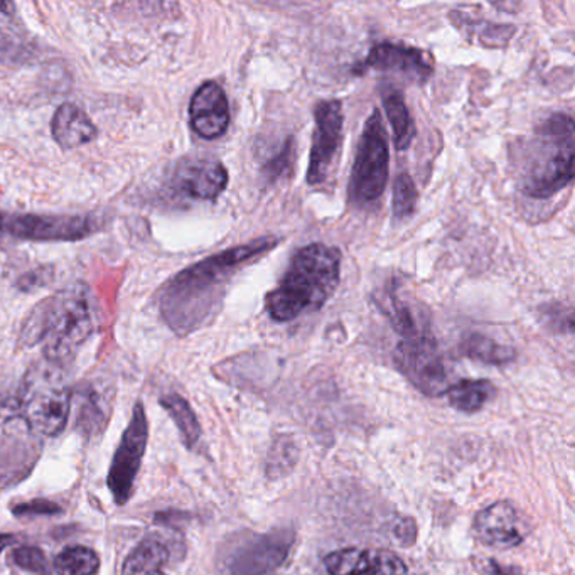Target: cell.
Masks as SVG:
<instances>
[{"mask_svg":"<svg viewBox=\"0 0 575 575\" xmlns=\"http://www.w3.org/2000/svg\"><path fill=\"white\" fill-rule=\"evenodd\" d=\"M279 245L274 237H261L241 247L228 248L182 270L172 279L162 297V309L169 325L179 333L201 326L218 309L225 286L250 261L264 257Z\"/></svg>","mask_w":575,"mask_h":575,"instance_id":"obj_1","label":"cell"},{"mask_svg":"<svg viewBox=\"0 0 575 575\" xmlns=\"http://www.w3.org/2000/svg\"><path fill=\"white\" fill-rule=\"evenodd\" d=\"M341 277V251L310 244L296 251L279 286L266 297V310L277 323L321 309L335 294Z\"/></svg>","mask_w":575,"mask_h":575,"instance_id":"obj_2","label":"cell"},{"mask_svg":"<svg viewBox=\"0 0 575 575\" xmlns=\"http://www.w3.org/2000/svg\"><path fill=\"white\" fill-rule=\"evenodd\" d=\"M574 120L565 113H555L523 146L518 168L523 195L534 199L554 198L574 179Z\"/></svg>","mask_w":575,"mask_h":575,"instance_id":"obj_3","label":"cell"},{"mask_svg":"<svg viewBox=\"0 0 575 575\" xmlns=\"http://www.w3.org/2000/svg\"><path fill=\"white\" fill-rule=\"evenodd\" d=\"M93 329V310L87 289L75 286L36 307L26 323L22 339L29 346L42 343L46 359L63 366L90 338Z\"/></svg>","mask_w":575,"mask_h":575,"instance_id":"obj_4","label":"cell"},{"mask_svg":"<svg viewBox=\"0 0 575 575\" xmlns=\"http://www.w3.org/2000/svg\"><path fill=\"white\" fill-rule=\"evenodd\" d=\"M71 391L61 365L46 361L32 366L16 397L0 404V424L22 418L39 436L63 433L70 417Z\"/></svg>","mask_w":575,"mask_h":575,"instance_id":"obj_5","label":"cell"},{"mask_svg":"<svg viewBox=\"0 0 575 575\" xmlns=\"http://www.w3.org/2000/svg\"><path fill=\"white\" fill-rule=\"evenodd\" d=\"M387 132L380 112L374 110L363 127L361 139L353 165L349 199L359 208L375 205L384 195L388 181Z\"/></svg>","mask_w":575,"mask_h":575,"instance_id":"obj_6","label":"cell"},{"mask_svg":"<svg viewBox=\"0 0 575 575\" xmlns=\"http://www.w3.org/2000/svg\"><path fill=\"white\" fill-rule=\"evenodd\" d=\"M394 359L398 370L423 394L439 397L449 388L446 365L433 331L401 339Z\"/></svg>","mask_w":575,"mask_h":575,"instance_id":"obj_7","label":"cell"},{"mask_svg":"<svg viewBox=\"0 0 575 575\" xmlns=\"http://www.w3.org/2000/svg\"><path fill=\"white\" fill-rule=\"evenodd\" d=\"M100 224L88 217H48V215L0 214V240L75 241L90 237Z\"/></svg>","mask_w":575,"mask_h":575,"instance_id":"obj_8","label":"cell"},{"mask_svg":"<svg viewBox=\"0 0 575 575\" xmlns=\"http://www.w3.org/2000/svg\"><path fill=\"white\" fill-rule=\"evenodd\" d=\"M294 532L289 528L266 535H251L228 551L221 562L224 575H269L289 557Z\"/></svg>","mask_w":575,"mask_h":575,"instance_id":"obj_9","label":"cell"},{"mask_svg":"<svg viewBox=\"0 0 575 575\" xmlns=\"http://www.w3.org/2000/svg\"><path fill=\"white\" fill-rule=\"evenodd\" d=\"M345 113L339 100L319 101L314 110V137L310 147L307 182L323 185L335 169L343 146Z\"/></svg>","mask_w":575,"mask_h":575,"instance_id":"obj_10","label":"cell"},{"mask_svg":"<svg viewBox=\"0 0 575 575\" xmlns=\"http://www.w3.org/2000/svg\"><path fill=\"white\" fill-rule=\"evenodd\" d=\"M147 437H149V423H147L143 405L139 401L133 407L129 427L123 433L120 446L117 447L112 467L109 470V479H107L110 493L119 505H126L132 496L140 463L146 453Z\"/></svg>","mask_w":575,"mask_h":575,"instance_id":"obj_11","label":"cell"},{"mask_svg":"<svg viewBox=\"0 0 575 575\" xmlns=\"http://www.w3.org/2000/svg\"><path fill=\"white\" fill-rule=\"evenodd\" d=\"M368 70L388 71L404 75L418 83H426L434 73L433 58L429 52L414 46L380 42L374 46L368 57L356 67V73L363 75Z\"/></svg>","mask_w":575,"mask_h":575,"instance_id":"obj_12","label":"cell"},{"mask_svg":"<svg viewBox=\"0 0 575 575\" xmlns=\"http://www.w3.org/2000/svg\"><path fill=\"white\" fill-rule=\"evenodd\" d=\"M228 185V171L214 157H192L179 162L172 172L171 188L185 198L215 201Z\"/></svg>","mask_w":575,"mask_h":575,"instance_id":"obj_13","label":"cell"},{"mask_svg":"<svg viewBox=\"0 0 575 575\" xmlns=\"http://www.w3.org/2000/svg\"><path fill=\"white\" fill-rule=\"evenodd\" d=\"M329 575H405L407 567L397 554L384 548H341L325 558Z\"/></svg>","mask_w":575,"mask_h":575,"instance_id":"obj_14","label":"cell"},{"mask_svg":"<svg viewBox=\"0 0 575 575\" xmlns=\"http://www.w3.org/2000/svg\"><path fill=\"white\" fill-rule=\"evenodd\" d=\"M191 127L199 137L206 140L218 139L230 126V107L227 93L215 81H206L192 95L189 105Z\"/></svg>","mask_w":575,"mask_h":575,"instance_id":"obj_15","label":"cell"},{"mask_svg":"<svg viewBox=\"0 0 575 575\" xmlns=\"http://www.w3.org/2000/svg\"><path fill=\"white\" fill-rule=\"evenodd\" d=\"M476 537L495 548H513L525 538L522 516L508 502H498L478 513L475 522Z\"/></svg>","mask_w":575,"mask_h":575,"instance_id":"obj_16","label":"cell"},{"mask_svg":"<svg viewBox=\"0 0 575 575\" xmlns=\"http://www.w3.org/2000/svg\"><path fill=\"white\" fill-rule=\"evenodd\" d=\"M52 136L63 149H75L91 142L97 137V127L80 107L65 103L52 119Z\"/></svg>","mask_w":575,"mask_h":575,"instance_id":"obj_17","label":"cell"},{"mask_svg":"<svg viewBox=\"0 0 575 575\" xmlns=\"http://www.w3.org/2000/svg\"><path fill=\"white\" fill-rule=\"evenodd\" d=\"M39 447L22 437L0 440V488L21 482L39 456Z\"/></svg>","mask_w":575,"mask_h":575,"instance_id":"obj_18","label":"cell"},{"mask_svg":"<svg viewBox=\"0 0 575 575\" xmlns=\"http://www.w3.org/2000/svg\"><path fill=\"white\" fill-rule=\"evenodd\" d=\"M169 561V547L162 538H143L127 557L122 575H165L162 567Z\"/></svg>","mask_w":575,"mask_h":575,"instance_id":"obj_19","label":"cell"},{"mask_svg":"<svg viewBox=\"0 0 575 575\" xmlns=\"http://www.w3.org/2000/svg\"><path fill=\"white\" fill-rule=\"evenodd\" d=\"M460 355L485 365H506L515 359V349L482 333H467L459 343Z\"/></svg>","mask_w":575,"mask_h":575,"instance_id":"obj_20","label":"cell"},{"mask_svg":"<svg viewBox=\"0 0 575 575\" xmlns=\"http://www.w3.org/2000/svg\"><path fill=\"white\" fill-rule=\"evenodd\" d=\"M446 394L449 404L456 410L464 412V414H475L492 400L496 390L492 381L488 380H460L453 387L447 388Z\"/></svg>","mask_w":575,"mask_h":575,"instance_id":"obj_21","label":"cell"},{"mask_svg":"<svg viewBox=\"0 0 575 575\" xmlns=\"http://www.w3.org/2000/svg\"><path fill=\"white\" fill-rule=\"evenodd\" d=\"M384 105L388 122L394 130L395 147H397V150H407L412 140H414L415 127L404 97H401L400 91L390 90L384 95Z\"/></svg>","mask_w":575,"mask_h":575,"instance_id":"obj_22","label":"cell"},{"mask_svg":"<svg viewBox=\"0 0 575 575\" xmlns=\"http://www.w3.org/2000/svg\"><path fill=\"white\" fill-rule=\"evenodd\" d=\"M450 21L457 26L459 31L466 34V38L479 39L482 44L492 46V48L505 46L512 39V36L515 34L513 26L492 24V22L479 21V19L478 21H473V19L466 18V16L460 18L457 12H450Z\"/></svg>","mask_w":575,"mask_h":575,"instance_id":"obj_23","label":"cell"},{"mask_svg":"<svg viewBox=\"0 0 575 575\" xmlns=\"http://www.w3.org/2000/svg\"><path fill=\"white\" fill-rule=\"evenodd\" d=\"M107 424V412L101 405L100 397L97 391L87 390L77 391V426L83 436H97L105 429Z\"/></svg>","mask_w":575,"mask_h":575,"instance_id":"obj_24","label":"cell"},{"mask_svg":"<svg viewBox=\"0 0 575 575\" xmlns=\"http://www.w3.org/2000/svg\"><path fill=\"white\" fill-rule=\"evenodd\" d=\"M161 405L168 410L176 426H178L186 446L189 449L195 447L198 444L199 437H201V427H199L198 417L192 412L191 405L178 394L165 395L161 398Z\"/></svg>","mask_w":575,"mask_h":575,"instance_id":"obj_25","label":"cell"},{"mask_svg":"<svg viewBox=\"0 0 575 575\" xmlns=\"http://www.w3.org/2000/svg\"><path fill=\"white\" fill-rule=\"evenodd\" d=\"M98 568H100L98 555L80 545L65 548L54 558V571L58 575H95Z\"/></svg>","mask_w":575,"mask_h":575,"instance_id":"obj_26","label":"cell"},{"mask_svg":"<svg viewBox=\"0 0 575 575\" xmlns=\"http://www.w3.org/2000/svg\"><path fill=\"white\" fill-rule=\"evenodd\" d=\"M299 459V449L290 437H279L274 443L272 449L267 459V475L270 478H280V476L289 475L290 470Z\"/></svg>","mask_w":575,"mask_h":575,"instance_id":"obj_27","label":"cell"},{"mask_svg":"<svg viewBox=\"0 0 575 575\" xmlns=\"http://www.w3.org/2000/svg\"><path fill=\"white\" fill-rule=\"evenodd\" d=\"M418 195L415 189L414 181L407 172L397 176L394 185V199H391V208H394V217L397 220H407L415 214L417 208Z\"/></svg>","mask_w":575,"mask_h":575,"instance_id":"obj_28","label":"cell"},{"mask_svg":"<svg viewBox=\"0 0 575 575\" xmlns=\"http://www.w3.org/2000/svg\"><path fill=\"white\" fill-rule=\"evenodd\" d=\"M14 564L22 571L32 572L36 575H49L51 567H49L48 558L44 552L38 547H19L12 552Z\"/></svg>","mask_w":575,"mask_h":575,"instance_id":"obj_29","label":"cell"},{"mask_svg":"<svg viewBox=\"0 0 575 575\" xmlns=\"http://www.w3.org/2000/svg\"><path fill=\"white\" fill-rule=\"evenodd\" d=\"M12 513L19 518H26V516L57 515V513H61V508L60 505L49 502V499H31V502L16 505Z\"/></svg>","mask_w":575,"mask_h":575,"instance_id":"obj_30","label":"cell"},{"mask_svg":"<svg viewBox=\"0 0 575 575\" xmlns=\"http://www.w3.org/2000/svg\"><path fill=\"white\" fill-rule=\"evenodd\" d=\"M293 140H287L280 153H277L272 161L267 162L266 168H264V175H266L267 179L276 181V179L289 171L290 162H293Z\"/></svg>","mask_w":575,"mask_h":575,"instance_id":"obj_31","label":"cell"},{"mask_svg":"<svg viewBox=\"0 0 575 575\" xmlns=\"http://www.w3.org/2000/svg\"><path fill=\"white\" fill-rule=\"evenodd\" d=\"M391 535H394V541L397 542L398 545H401V547H412L415 541H417V525H415V519H397L394 528H391Z\"/></svg>","mask_w":575,"mask_h":575,"instance_id":"obj_32","label":"cell"},{"mask_svg":"<svg viewBox=\"0 0 575 575\" xmlns=\"http://www.w3.org/2000/svg\"><path fill=\"white\" fill-rule=\"evenodd\" d=\"M493 575H522V571L515 567H503V565L496 564V562H489Z\"/></svg>","mask_w":575,"mask_h":575,"instance_id":"obj_33","label":"cell"},{"mask_svg":"<svg viewBox=\"0 0 575 575\" xmlns=\"http://www.w3.org/2000/svg\"><path fill=\"white\" fill-rule=\"evenodd\" d=\"M16 537L14 535L0 534V554L4 551L9 545L14 544Z\"/></svg>","mask_w":575,"mask_h":575,"instance_id":"obj_34","label":"cell"}]
</instances>
